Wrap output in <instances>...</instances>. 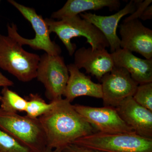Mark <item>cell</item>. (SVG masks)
<instances>
[{
    "label": "cell",
    "instance_id": "obj_4",
    "mask_svg": "<svg viewBox=\"0 0 152 152\" xmlns=\"http://www.w3.org/2000/svg\"><path fill=\"white\" fill-rule=\"evenodd\" d=\"M0 129L32 152H42L46 149L45 134L39 118H31L0 109Z\"/></svg>",
    "mask_w": 152,
    "mask_h": 152
},
{
    "label": "cell",
    "instance_id": "obj_21",
    "mask_svg": "<svg viewBox=\"0 0 152 152\" xmlns=\"http://www.w3.org/2000/svg\"><path fill=\"white\" fill-rule=\"evenodd\" d=\"M152 0L143 1H136L137 8L133 13L131 14L129 16L127 17L123 21V22H127L131 20L139 19L142 15L144 11L152 3Z\"/></svg>",
    "mask_w": 152,
    "mask_h": 152
},
{
    "label": "cell",
    "instance_id": "obj_11",
    "mask_svg": "<svg viewBox=\"0 0 152 152\" xmlns=\"http://www.w3.org/2000/svg\"><path fill=\"white\" fill-rule=\"evenodd\" d=\"M136 8V1H131L125 7L111 15H98L86 12L79 15L82 18L94 25L103 34L108 42L111 53H113L121 48V39L117 34L120 20L125 16L133 13Z\"/></svg>",
    "mask_w": 152,
    "mask_h": 152
},
{
    "label": "cell",
    "instance_id": "obj_17",
    "mask_svg": "<svg viewBox=\"0 0 152 152\" xmlns=\"http://www.w3.org/2000/svg\"><path fill=\"white\" fill-rule=\"evenodd\" d=\"M0 109L10 113L26 111L27 101L8 87H4L0 95Z\"/></svg>",
    "mask_w": 152,
    "mask_h": 152
},
{
    "label": "cell",
    "instance_id": "obj_15",
    "mask_svg": "<svg viewBox=\"0 0 152 152\" xmlns=\"http://www.w3.org/2000/svg\"><path fill=\"white\" fill-rule=\"evenodd\" d=\"M67 66L69 76L63 95L66 99L71 102L82 96L102 99L101 84L92 81L91 77L81 72L74 64Z\"/></svg>",
    "mask_w": 152,
    "mask_h": 152
},
{
    "label": "cell",
    "instance_id": "obj_22",
    "mask_svg": "<svg viewBox=\"0 0 152 152\" xmlns=\"http://www.w3.org/2000/svg\"><path fill=\"white\" fill-rule=\"evenodd\" d=\"M62 152H106L82 146L75 144H72L66 147Z\"/></svg>",
    "mask_w": 152,
    "mask_h": 152
},
{
    "label": "cell",
    "instance_id": "obj_10",
    "mask_svg": "<svg viewBox=\"0 0 152 152\" xmlns=\"http://www.w3.org/2000/svg\"><path fill=\"white\" fill-rule=\"evenodd\" d=\"M121 48L136 52L147 59H152V31L139 19L123 22L120 25Z\"/></svg>",
    "mask_w": 152,
    "mask_h": 152
},
{
    "label": "cell",
    "instance_id": "obj_7",
    "mask_svg": "<svg viewBox=\"0 0 152 152\" xmlns=\"http://www.w3.org/2000/svg\"><path fill=\"white\" fill-rule=\"evenodd\" d=\"M69 76L63 57L46 53L41 56L36 78L44 85L46 96L51 102L62 99Z\"/></svg>",
    "mask_w": 152,
    "mask_h": 152
},
{
    "label": "cell",
    "instance_id": "obj_2",
    "mask_svg": "<svg viewBox=\"0 0 152 152\" xmlns=\"http://www.w3.org/2000/svg\"><path fill=\"white\" fill-rule=\"evenodd\" d=\"M49 32L54 33L62 42L70 56L76 51L77 46L71 39L77 37H84L87 43L93 50L106 49L110 47L108 42L100 30L80 15L59 20L45 19Z\"/></svg>",
    "mask_w": 152,
    "mask_h": 152
},
{
    "label": "cell",
    "instance_id": "obj_20",
    "mask_svg": "<svg viewBox=\"0 0 152 152\" xmlns=\"http://www.w3.org/2000/svg\"><path fill=\"white\" fill-rule=\"evenodd\" d=\"M133 98L139 104L152 112V82L138 86Z\"/></svg>",
    "mask_w": 152,
    "mask_h": 152
},
{
    "label": "cell",
    "instance_id": "obj_8",
    "mask_svg": "<svg viewBox=\"0 0 152 152\" xmlns=\"http://www.w3.org/2000/svg\"><path fill=\"white\" fill-rule=\"evenodd\" d=\"M104 104L116 108L126 98L133 97L138 84L124 68L114 66L101 79Z\"/></svg>",
    "mask_w": 152,
    "mask_h": 152
},
{
    "label": "cell",
    "instance_id": "obj_5",
    "mask_svg": "<svg viewBox=\"0 0 152 152\" xmlns=\"http://www.w3.org/2000/svg\"><path fill=\"white\" fill-rule=\"evenodd\" d=\"M73 143L106 152H152V139L135 132L113 134L96 132L78 139Z\"/></svg>",
    "mask_w": 152,
    "mask_h": 152
},
{
    "label": "cell",
    "instance_id": "obj_16",
    "mask_svg": "<svg viewBox=\"0 0 152 152\" xmlns=\"http://www.w3.org/2000/svg\"><path fill=\"white\" fill-rule=\"evenodd\" d=\"M118 0H68L62 8L54 12L51 18L59 20L75 16L87 11L97 10L108 7L110 11H118Z\"/></svg>",
    "mask_w": 152,
    "mask_h": 152
},
{
    "label": "cell",
    "instance_id": "obj_6",
    "mask_svg": "<svg viewBox=\"0 0 152 152\" xmlns=\"http://www.w3.org/2000/svg\"><path fill=\"white\" fill-rule=\"evenodd\" d=\"M8 2L30 22L35 33V36L32 39L23 37L18 33L16 25L14 23L7 26L8 35L22 46L28 45L34 50H42L48 54L60 56L61 49L54 41L51 39L48 28L42 16L38 15L36 10L33 8L23 5L14 0H9Z\"/></svg>",
    "mask_w": 152,
    "mask_h": 152
},
{
    "label": "cell",
    "instance_id": "obj_12",
    "mask_svg": "<svg viewBox=\"0 0 152 152\" xmlns=\"http://www.w3.org/2000/svg\"><path fill=\"white\" fill-rule=\"evenodd\" d=\"M122 119L139 135L152 139V112L138 104L133 97L115 108Z\"/></svg>",
    "mask_w": 152,
    "mask_h": 152
},
{
    "label": "cell",
    "instance_id": "obj_25",
    "mask_svg": "<svg viewBox=\"0 0 152 152\" xmlns=\"http://www.w3.org/2000/svg\"><path fill=\"white\" fill-rule=\"evenodd\" d=\"M42 152H62V151L60 150L52 149L47 148L46 149Z\"/></svg>",
    "mask_w": 152,
    "mask_h": 152
},
{
    "label": "cell",
    "instance_id": "obj_3",
    "mask_svg": "<svg viewBox=\"0 0 152 152\" xmlns=\"http://www.w3.org/2000/svg\"><path fill=\"white\" fill-rule=\"evenodd\" d=\"M15 40L0 34V68L23 82L37 77L40 56L27 52Z\"/></svg>",
    "mask_w": 152,
    "mask_h": 152
},
{
    "label": "cell",
    "instance_id": "obj_26",
    "mask_svg": "<svg viewBox=\"0 0 152 152\" xmlns=\"http://www.w3.org/2000/svg\"><path fill=\"white\" fill-rule=\"evenodd\" d=\"M0 3H1V1H0Z\"/></svg>",
    "mask_w": 152,
    "mask_h": 152
},
{
    "label": "cell",
    "instance_id": "obj_14",
    "mask_svg": "<svg viewBox=\"0 0 152 152\" xmlns=\"http://www.w3.org/2000/svg\"><path fill=\"white\" fill-rule=\"evenodd\" d=\"M114 66L124 68L138 84L152 82V59H142L120 48L111 53Z\"/></svg>",
    "mask_w": 152,
    "mask_h": 152
},
{
    "label": "cell",
    "instance_id": "obj_18",
    "mask_svg": "<svg viewBox=\"0 0 152 152\" xmlns=\"http://www.w3.org/2000/svg\"><path fill=\"white\" fill-rule=\"evenodd\" d=\"M26 112V116L31 118L37 119L49 111L56 104V101L48 103L38 94H30L27 97Z\"/></svg>",
    "mask_w": 152,
    "mask_h": 152
},
{
    "label": "cell",
    "instance_id": "obj_19",
    "mask_svg": "<svg viewBox=\"0 0 152 152\" xmlns=\"http://www.w3.org/2000/svg\"><path fill=\"white\" fill-rule=\"evenodd\" d=\"M0 152H32L26 146L0 129Z\"/></svg>",
    "mask_w": 152,
    "mask_h": 152
},
{
    "label": "cell",
    "instance_id": "obj_24",
    "mask_svg": "<svg viewBox=\"0 0 152 152\" xmlns=\"http://www.w3.org/2000/svg\"><path fill=\"white\" fill-rule=\"evenodd\" d=\"M142 20L145 21L151 20L152 18V6H149L144 11L142 15L140 18Z\"/></svg>",
    "mask_w": 152,
    "mask_h": 152
},
{
    "label": "cell",
    "instance_id": "obj_13",
    "mask_svg": "<svg viewBox=\"0 0 152 152\" xmlns=\"http://www.w3.org/2000/svg\"><path fill=\"white\" fill-rule=\"evenodd\" d=\"M75 65L79 69L84 68L86 73L91 74L100 81L106 74L114 67L111 53L106 49L93 50L82 47L75 53Z\"/></svg>",
    "mask_w": 152,
    "mask_h": 152
},
{
    "label": "cell",
    "instance_id": "obj_9",
    "mask_svg": "<svg viewBox=\"0 0 152 152\" xmlns=\"http://www.w3.org/2000/svg\"><path fill=\"white\" fill-rule=\"evenodd\" d=\"M75 110L96 130L105 134L134 132L122 119L115 108L94 107L82 105H73Z\"/></svg>",
    "mask_w": 152,
    "mask_h": 152
},
{
    "label": "cell",
    "instance_id": "obj_23",
    "mask_svg": "<svg viewBox=\"0 0 152 152\" xmlns=\"http://www.w3.org/2000/svg\"><path fill=\"white\" fill-rule=\"evenodd\" d=\"M14 83L7 77L0 72V87H4L12 86Z\"/></svg>",
    "mask_w": 152,
    "mask_h": 152
},
{
    "label": "cell",
    "instance_id": "obj_1",
    "mask_svg": "<svg viewBox=\"0 0 152 152\" xmlns=\"http://www.w3.org/2000/svg\"><path fill=\"white\" fill-rule=\"evenodd\" d=\"M39 120L43 128L47 148L62 151L78 139L98 132L66 99L56 102L53 108Z\"/></svg>",
    "mask_w": 152,
    "mask_h": 152
}]
</instances>
